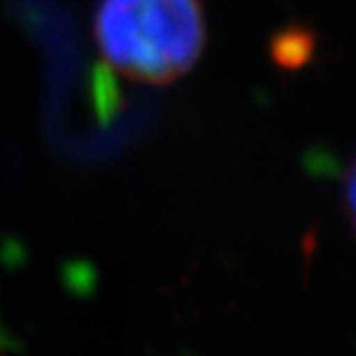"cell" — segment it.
Here are the masks:
<instances>
[{"instance_id":"cell-1","label":"cell","mask_w":356,"mask_h":356,"mask_svg":"<svg viewBox=\"0 0 356 356\" xmlns=\"http://www.w3.org/2000/svg\"><path fill=\"white\" fill-rule=\"evenodd\" d=\"M95 40L109 65L130 79L172 83L204 51L199 0H99Z\"/></svg>"},{"instance_id":"cell-5","label":"cell","mask_w":356,"mask_h":356,"mask_svg":"<svg viewBox=\"0 0 356 356\" xmlns=\"http://www.w3.org/2000/svg\"><path fill=\"white\" fill-rule=\"evenodd\" d=\"M0 338H5V336H3V333H0Z\"/></svg>"},{"instance_id":"cell-2","label":"cell","mask_w":356,"mask_h":356,"mask_svg":"<svg viewBox=\"0 0 356 356\" xmlns=\"http://www.w3.org/2000/svg\"><path fill=\"white\" fill-rule=\"evenodd\" d=\"M312 54V35L301 28H289L280 33L273 44V58L284 67H298Z\"/></svg>"},{"instance_id":"cell-3","label":"cell","mask_w":356,"mask_h":356,"mask_svg":"<svg viewBox=\"0 0 356 356\" xmlns=\"http://www.w3.org/2000/svg\"><path fill=\"white\" fill-rule=\"evenodd\" d=\"M95 102L99 109V116H106V113L113 111V104H116L118 92L113 88L111 74H106L102 67L95 70Z\"/></svg>"},{"instance_id":"cell-4","label":"cell","mask_w":356,"mask_h":356,"mask_svg":"<svg viewBox=\"0 0 356 356\" xmlns=\"http://www.w3.org/2000/svg\"><path fill=\"white\" fill-rule=\"evenodd\" d=\"M345 206H347V216H350L352 229L356 234V160L345 181Z\"/></svg>"}]
</instances>
